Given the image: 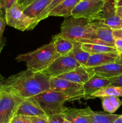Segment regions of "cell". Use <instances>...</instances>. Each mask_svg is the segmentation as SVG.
Returning a JSON list of instances; mask_svg holds the SVG:
<instances>
[{
  "label": "cell",
  "instance_id": "1",
  "mask_svg": "<svg viewBox=\"0 0 122 123\" xmlns=\"http://www.w3.org/2000/svg\"><path fill=\"white\" fill-rule=\"evenodd\" d=\"M50 77L43 72H33L27 68L5 79L1 90L21 100L26 99L50 90Z\"/></svg>",
  "mask_w": 122,
  "mask_h": 123
},
{
  "label": "cell",
  "instance_id": "2",
  "mask_svg": "<svg viewBox=\"0 0 122 123\" xmlns=\"http://www.w3.org/2000/svg\"><path fill=\"white\" fill-rule=\"evenodd\" d=\"M59 34L73 42L103 45L97 39L90 21L83 18H65L61 24Z\"/></svg>",
  "mask_w": 122,
  "mask_h": 123
},
{
  "label": "cell",
  "instance_id": "3",
  "mask_svg": "<svg viewBox=\"0 0 122 123\" xmlns=\"http://www.w3.org/2000/svg\"><path fill=\"white\" fill-rule=\"evenodd\" d=\"M59 56L51 42L33 51L17 55L16 60L17 62H24L28 69L32 72H43Z\"/></svg>",
  "mask_w": 122,
  "mask_h": 123
},
{
  "label": "cell",
  "instance_id": "4",
  "mask_svg": "<svg viewBox=\"0 0 122 123\" xmlns=\"http://www.w3.org/2000/svg\"><path fill=\"white\" fill-rule=\"evenodd\" d=\"M43 111L48 117L62 114L65 106L64 103L70 101L69 97L63 93L49 90L33 97Z\"/></svg>",
  "mask_w": 122,
  "mask_h": 123
},
{
  "label": "cell",
  "instance_id": "5",
  "mask_svg": "<svg viewBox=\"0 0 122 123\" xmlns=\"http://www.w3.org/2000/svg\"><path fill=\"white\" fill-rule=\"evenodd\" d=\"M5 19L7 25L22 31L33 30L36 26L34 21L23 13L18 2L6 11Z\"/></svg>",
  "mask_w": 122,
  "mask_h": 123
},
{
  "label": "cell",
  "instance_id": "6",
  "mask_svg": "<svg viewBox=\"0 0 122 123\" xmlns=\"http://www.w3.org/2000/svg\"><path fill=\"white\" fill-rule=\"evenodd\" d=\"M104 3L103 0H81L72 10L71 16L90 21L99 19Z\"/></svg>",
  "mask_w": 122,
  "mask_h": 123
},
{
  "label": "cell",
  "instance_id": "7",
  "mask_svg": "<svg viewBox=\"0 0 122 123\" xmlns=\"http://www.w3.org/2000/svg\"><path fill=\"white\" fill-rule=\"evenodd\" d=\"M50 90L62 92L68 96L70 101L84 98V96L83 85L57 77L50 78Z\"/></svg>",
  "mask_w": 122,
  "mask_h": 123
},
{
  "label": "cell",
  "instance_id": "8",
  "mask_svg": "<svg viewBox=\"0 0 122 123\" xmlns=\"http://www.w3.org/2000/svg\"><path fill=\"white\" fill-rule=\"evenodd\" d=\"M80 66L81 65L70 52L67 55L57 57L43 73L50 78L59 77L73 70Z\"/></svg>",
  "mask_w": 122,
  "mask_h": 123
},
{
  "label": "cell",
  "instance_id": "9",
  "mask_svg": "<svg viewBox=\"0 0 122 123\" xmlns=\"http://www.w3.org/2000/svg\"><path fill=\"white\" fill-rule=\"evenodd\" d=\"M22 100L8 91L0 90V123H10Z\"/></svg>",
  "mask_w": 122,
  "mask_h": 123
},
{
  "label": "cell",
  "instance_id": "10",
  "mask_svg": "<svg viewBox=\"0 0 122 123\" xmlns=\"http://www.w3.org/2000/svg\"><path fill=\"white\" fill-rule=\"evenodd\" d=\"M99 19L112 30L122 28V20L117 14L114 1H105Z\"/></svg>",
  "mask_w": 122,
  "mask_h": 123
},
{
  "label": "cell",
  "instance_id": "11",
  "mask_svg": "<svg viewBox=\"0 0 122 123\" xmlns=\"http://www.w3.org/2000/svg\"><path fill=\"white\" fill-rule=\"evenodd\" d=\"M97 39L103 44L115 48V39L114 38L113 30L104 24L99 19L90 21Z\"/></svg>",
  "mask_w": 122,
  "mask_h": 123
},
{
  "label": "cell",
  "instance_id": "12",
  "mask_svg": "<svg viewBox=\"0 0 122 123\" xmlns=\"http://www.w3.org/2000/svg\"><path fill=\"white\" fill-rule=\"evenodd\" d=\"M62 114L71 123H93V111L89 107L81 109L65 107Z\"/></svg>",
  "mask_w": 122,
  "mask_h": 123
},
{
  "label": "cell",
  "instance_id": "13",
  "mask_svg": "<svg viewBox=\"0 0 122 123\" xmlns=\"http://www.w3.org/2000/svg\"><path fill=\"white\" fill-rule=\"evenodd\" d=\"M16 114L28 117H47L33 97L22 100L19 104Z\"/></svg>",
  "mask_w": 122,
  "mask_h": 123
},
{
  "label": "cell",
  "instance_id": "14",
  "mask_svg": "<svg viewBox=\"0 0 122 123\" xmlns=\"http://www.w3.org/2000/svg\"><path fill=\"white\" fill-rule=\"evenodd\" d=\"M87 68L92 75L95 74L106 79H110L122 74V65L115 62L106 64L99 67Z\"/></svg>",
  "mask_w": 122,
  "mask_h": 123
},
{
  "label": "cell",
  "instance_id": "15",
  "mask_svg": "<svg viewBox=\"0 0 122 123\" xmlns=\"http://www.w3.org/2000/svg\"><path fill=\"white\" fill-rule=\"evenodd\" d=\"M111 85L109 79L102 78L98 75L93 74L89 80L83 85L84 98L89 99L90 96L99 90Z\"/></svg>",
  "mask_w": 122,
  "mask_h": 123
},
{
  "label": "cell",
  "instance_id": "16",
  "mask_svg": "<svg viewBox=\"0 0 122 123\" xmlns=\"http://www.w3.org/2000/svg\"><path fill=\"white\" fill-rule=\"evenodd\" d=\"M52 0H35L23 9V13L34 21L36 26L39 23V19Z\"/></svg>",
  "mask_w": 122,
  "mask_h": 123
},
{
  "label": "cell",
  "instance_id": "17",
  "mask_svg": "<svg viewBox=\"0 0 122 123\" xmlns=\"http://www.w3.org/2000/svg\"><path fill=\"white\" fill-rule=\"evenodd\" d=\"M92 76L93 75L89 72L86 67L80 66L73 70L62 74L57 78L83 85L89 80Z\"/></svg>",
  "mask_w": 122,
  "mask_h": 123
},
{
  "label": "cell",
  "instance_id": "18",
  "mask_svg": "<svg viewBox=\"0 0 122 123\" xmlns=\"http://www.w3.org/2000/svg\"><path fill=\"white\" fill-rule=\"evenodd\" d=\"M118 53H102L92 54L89 58L85 67H96L106 64L114 62L118 56Z\"/></svg>",
  "mask_w": 122,
  "mask_h": 123
},
{
  "label": "cell",
  "instance_id": "19",
  "mask_svg": "<svg viewBox=\"0 0 122 123\" xmlns=\"http://www.w3.org/2000/svg\"><path fill=\"white\" fill-rule=\"evenodd\" d=\"M81 1V0H63L50 11L48 17L61 16L67 18L71 16L72 10Z\"/></svg>",
  "mask_w": 122,
  "mask_h": 123
},
{
  "label": "cell",
  "instance_id": "20",
  "mask_svg": "<svg viewBox=\"0 0 122 123\" xmlns=\"http://www.w3.org/2000/svg\"><path fill=\"white\" fill-rule=\"evenodd\" d=\"M52 42L55 49L59 56H63L69 54L72 51L74 42L68 38L63 37L59 34L53 36Z\"/></svg>",
  "mask_w": 122,
  "mask_h": 123
},
{
  "label": "cell",
  "instance_id": "21",
  "mask_svg": "<svg viewBox=\"0 0 122 123\" xmlns=\"http://www.w3.org/2000/svg\"><path fill=\"white\" fill-rule=\"evenodd\" d=\"M82 49L90 55L102 53H118L116 48L102 44L93 43H80Z\"/></svg>",
  "mask_w": 122,
  "mask_h": 123
},
{
  "label": "cell",
  "instance_id": "22",
  "mask_svg": "<svg viewBox=\"0 0 122 123\" xmlns=\"http://www.w3.org/2000/svg\"><path fill=\"white\" fill-rule=\"evenodd\" d=\"M104 110L108 114H114L122 105V102L118 97L105 96L100 97Z\"/></svg>",
  "mask_w": 122,
  "mask_h": 123
},
{
  "label": "cell",
  "instance_id": "23",
  "mask_svg": "<svg viewBox=\"0 0 122 123\" xmlns=\"http://www.w3.org/2000/svg\"><path fill=\"white\" fill-rule=\"evenodd\" d=\"M105 96H114V97H122V86L109 85L94 92L90 97V98L96 97H105Z\"/></svg>",
  "mask_w": 122,
  "mask_h": 123
},
{
  "label": "cell",
  "instance_id": "24",
  "mask_svg": "<svg viewBox=\"0 0 122 123\" xmlns=\"http://www.w3.org/2000/svg\"><path fill=\"white\" fill-rule=\"evenodd\" d=\"M71 54L81 66L85 67L90 54L82 49L81 44L74 42V46Z\"/></svg>",
  "mask_w": 122,
  "mask_h": 123
},
{
  "label": "cell",
  "instance_id": "25",
  "mask_svg": "<svg viewBox=\"0 0 122 123\" xmlns=\"http://www.w3.org/2000/svg\"><path fill=\"white\" fill-rule=\"evenodd\" d=\"M122 115L93 111V123H112Z\"/></svg>",
  "mask_w": 122,
  "mask_h": 123
},
{
  "label": "cell",
  "instance_id": "26",
  "mask_svg": "<svg viewBox=\"0 0 122 123\" xmlns=\"http://www.w3.org/2000/svg\"><path fill=\"white\" fill-rule=\"evenodd\" d=\"M19 0H0V16L5 18V13Z\"/></svg>",
  "mask_w": 122,
  "mask_h": 123
},
{
  "label": "cell",
  "instance_id": "27",
  "mask_svg": "<svg viewBox=\"0 0 122 123\" xmlns=\"http://www.w3.org/2000/svg\"><path fill=\"white\" fill-rule=\"evenodd\" d=\"M63 0H52L51 3L50 4L49 6L47 7L46 9L44 10V12H43V14L41 16L40 18L39 19V22L40 21H41L42 20H44V19H46L48 18V15H49V13L50 12V11L52 9H53L55 7L57 6L58 4H59L61 2H62Z\"/></svg>",
  "mask_w": 122,
  "mask_h": 123
},
{
  "label": "cell",
  "instance_id": "28",
  "mask_svg": "<svg viewBox=\"0 0 122 123\" xmlns=\"http://www.w3.org/2000/svg\"><path fill=\"white\" fill-rule=\"evenodd\" d=\"M9 123H32L31 117L16 114Z\"/></svg>",
  "mask_w": 122,
  "mask_h": 123
},
{
  "label": "cell",
  "instance_id": "29",
  "mask_svg": "<svg viewBox=\"0 0 122 123\" xmlns=\"http://www.w3.org/2000/svg\"><path fill=\"white\" fill-rule=\"evenodd\" d=\"M65 118L63 114H58L48 117L49 123H63Z\"/></svg>",
  "mask_w": 122,
  "mask_h": 123
},
{
  "label": "cell",
  "instance_id": "30",
  "mask_svg": "<svg viewBox=\"0 0 122 123\" xmlns=\"http://www.w3.org/2000/svg\"><path fill=\"white\" fill-rule=\"evenodd\" d=\"M6 21L5 18L0 16V45L5 44V42L3 38V34L4 32L5 27H6Z\"/></svg>",
  "mask_w": 122,
  "mask_h": 123
},
{
  "label": "cell",
  "instance_id": "31",
  "mask_svg": "<svg viewBox=\"0 0 122 123\" xmlns=\"http://www.w3.org/2000/svg\"><path fill=\"white\" fill-rule=\"evenodd\" d=\"M111 82V85L112 86H122V74L109 79Z\"/></svg>",
  "mask_w": 122,
  "mask_h": 123
},
{
  "label": "cell",
  "instance_id": "32",
  "mask_svg": "<svg viewBox=\"0 0 122 123\" xmlns=\"http://www.w3.org/2000/svg\"><path fill=\"white\" fill-rule=\"evenodd\" d=\"M32 123H49L48 117H31Z\"/></svg>",
  "mask_w": 122,
  "mask_h": 123
},
{
  "label": "cell",
  "instance_id": "33",
  "mask_svg": "<svg viewBox=\"0 0 122 123\" xmlns=\"http://www.w3.org/2000/svg\"><path fill=\"white\" fill-rule=\"evenodd\" d=\"M115 48L118 54H122V39L115 40Z\"/></svg>",
  "mask_w": 122,
  "mask_h": 123
},
{
  "label": "cell",
  "instance_id": "34",
  "mask_svg": "<svg viewBox=\"0 0 122 123\" xmlns=\"http://www.w3.org/2000/svg\"><path fill=\"white\" fill-rule=\"evenodd\" d=\"M113 36L114 39H118L120 38L122 39V28L117 29V30H114L112 31Z\"/></svg>",
  "mask_w": 122,
  "mask_h": 123
},
{
  "label": "cell",
  "instance_id": "35",
  "mask_svg": "<svg viewBox=\"0 0 122 123\" xmlns=\"http://www.w3.org/2000/svg\"><path fill=\"white\" fill-rule=\"evenodd\" d=\"M33 1L35 0H19L18 2L19 3V4L20 5V6L22 7V8L23 9L25 8V7H27L28 5H29L30 4L32 3Z\"/></svg>",
  "mask_w": 122,
  "mask_h": 123
},
{
  "label": "cell",
  "instance_id": "36",
  "mask_svg": "<svg viewBox=\"0 0 122 123\" xmlns=\"http://www.w3.org/2000/svg\"><path fill=\"white\" fill-rule=\"evenodd\" d=\"M4 45H5V44H1V45H0V55H1V51H2V49H3ZM4 80H5V78H4V77L1 75V73H0V90H1V87H2V84H3L4 82Z\"/></svg>",
  "mask_w": 122,
  "mask_h": 123
},
{
  "label": "cell",
  "instance_id": "37",
  "mask_svg": "<svg viewBox=\"0 0 122 123\" xmlns=\"http://www.w3.org/2000/svg\"><path fill=\"white\" fill-rule=\"evenodd\" d=\"M115 62L122 65V54H118V56L116 58Z\"/></svg>",
  "mask_w": 122,
  "mask_h": 123
},
{
  "label": "cell",
  "instance_id": "38",
  "mask_svg": "<svg viewBox=\"0 0 122 123\" xmlns=\"http://www.w3.org/2000/svg\"><path fill=\"white\" fill-rule=\"evenodd\" d=\"M116 12L117 14L120 17L122 20V7H117L116 8Z\"/></svg>",
  "mask_w": 122,
  "mask_h": 123
},
{
  "label": "cell",
  "instance_id": "39",
  "mask_svg": "<svg viewBox=\"0 0 122 123\" xmlns=\"http://www.w3.org/2000/svg\"><path fill=\"white\" fill-rule=\"evenodd\" d=\"M115 5H116V8L122 7V0H117L115 1Z\"/></svg>",
  "mask_w": 122,
  "mask_h": 123
},
{
  "label": "cell",
  "instance_id": "40",
  "mask_svg": "<svg viewBox=\"0 0 122 123\" xmlns=\"http://www.w3.org/2000/svg\"><path fill=\"white\" fill-rule=\"evenodd\" d=\"M112 123H122V116L121 115L120 117H119L118 118H117V120H115L114 122Z\"/></svg>",
  "mask_w": 122,
  "mask_h": 123
},
{
  "label": "cell",
  "instance_id": "41",
  "mask_svg": "<svg viewBox=\"0 0 122 123\" xmlns=\"http://www.w3.org/2000/svg\"><path fill=\"white\" fill-rule=\"evenodd\" d=\"M63 123H71L69 122V121H68V120H65V119L64 121H63Z\"/></svg>",
  "mask_w": 122,
  "mask_h": 123
},
{
  "label": "cell",
  "instance_id": "42",
  "mask_svg": "<svg viewBox=\"0 0 122 123\" xmlns=\"http://www.w3.org/2000/svg\"><path fill=\"white\" fill-rule=\"evenodd\" d=\"M103 1H117V0H103Z\"/></svg>",
  "mask_w": 122,
  "mask_h": 123
},
{
  "label": "cell",
  "instance_id": "43",
  "mask_svg": "<svg viewBox=\"0 0 122 123\" xmlns=\"http://www.w3.org/2000/svg\"></svg>",
  "mask_w": 122,
  "mask_h": 123
}]
</instances>
